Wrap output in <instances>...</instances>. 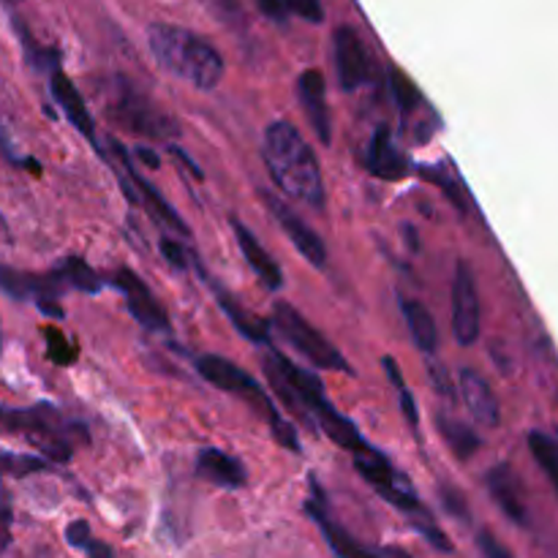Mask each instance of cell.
<instances>
[{"label": "cell", "mask_w": 558, "mask_h": 558, "mask_svg": "<svg viewBox=\"0 0 558 558\" xmlns=\"http://www.w3.org/2000/svg\"><path fill=\"white\" fill-rule=\"evenodd\" d=\"M265 163L272 183L308 207L325 205V183H322L319 161L308 142L287 120L270 123L265 131Z\"/></svg>", "instance_id": "6da1fadb"}, {"label": "cell", "mask_w": 558, "mask_h": 558, "mask_svg": "<svg viewBox=\"0 0 558 558\" xmlns=\"http://www.w3.org/2000/svg\"><path fill=\"white\" fill-rule=\"evenodd\" d=\"M147 44L161 69L180 76L196 90H213L223 80V58L218 49L185 27L156 22L147 27Z\"/></svg>", "instance_id": "7a4b0ae2"}, {"label": "cell", "mask_w": 558, "mask_h": 558, "mask_svg": "<svg viewBox=\"0 0 558 558\" xmlns=\"http://www.w3.org/2000/svg\"><path fill=\"white\" fill-rule=\"evenodd\" d=\"M0 434L27 441L49 461H69L76 447L87 441L80 423L47 403L31 409L0 407Z\"/></svg>", "instance_id": "3957f363"}, {"label": "cell", "mask_w": 558, "mask_h": 558, "mask_svg": "<svg viewBox=\"0 0 558 558\" xmlns=\"http://www.w3.org/2000/svg\"><path fill=\"white\" fill-rule=\"evenodd\" d=\"M196 371L202 374V379H207L210 385H216L218 390L245 401L262 420H267L278 445L287 447V450L292 452H300L298 430H294L292 423L278 412L276 403L270 401V396L262 390L259 381H256L254 376H248L240 365L229 363L227 357H218V354H205V357L196 360Z\"/></svg>", "instance_id": "277c9868"}, {"label": "cell", "mask_w": 558, "mask_h": 558, "mask_svg": "<svg viewBox=\"0 0 558 558\" xmlns=\"http://www.w3.org/2000/svg\"><path fill=\"white\" fill-rule=\"evenodd\" d=\"M107 109L109 114H112L114 123L134 131V134L150 136V140H169V136H178V123H174L169 114H163L145 93H140L134 85H129V82L123 80L114 85V93L109 96Z\"/></svg>", "instance_id": "5b68a950"}, {"label": "cell", "mask_w": 558, "mask_h": 558, "mask_svg": "<svg viewBox=\"0 0 558 558\" xmlns=\"http://www.w3.org/2000/svg\"><path fill=\"white\" fill-rule=\"evenodd\" d=\"M272 325L278 327V332H281V336L287 338L314 368L349 371L347 357H343L319 330H314V327L308 325V319H305L300 311H294L289 303H276V308H272Z\"/></svg>", "instance_id": "8992f818"}, {"label": "cell", "mask_w": 558, "mask_h": 558, "mask_svg": "<svg viewBox=\"0 0 558 558\" xmlns=\"http://www.w3.org/2000/svg\"><path fill=\"white\" fill-rule=\"evenodd\" d=\"M480 330H483V308H480L477 281L472 267L461 259L452 278V332L461 347H474Z\"/></svg>", "instance_id": "52a82bcc"}, {"label": "cell", "mask_w": 558, "mask_h": 558, "mask_svg": "<svg viewBox=\"0 0 558 558\" xmlns=\"http://www.w3.org/2000/svg\"><path fill=\"white\" fill-rule=\"evenodd\" d=\"M262 199H265L267 210L272 213V218L278 221V227L289 234L294 248L305 256L314 267H325L327 262V248L322 243V238L316 234V229L305 221L303 216L292 210L283 199H278V194H270V191H262Z\"/></svg>", "instance_id": "ba28073f"}, {"label": "cell", "mask_w": 558, "mask_h": 558, "mask_svg": "<svg viewBox=\"0 0 558 558\" xmlns=\"http://www.w3.org/2000/svg\"><path fill=\"white\" fill-rule=\"evenodd\" d=\"M112 150H114V156L120 158V169H123V172H125V180H129V183L134 185L136 205H145L147 207V216L156 218V221L161 223L163 229H169V232L180 234V238H189L191 229L185 227L183 218H180L178 210H174V207L169 205V202L163 199L161 194H158L156 185L147 183V180L142 178L140 172H136L134 163H131V158L125 156L123 145H120V142H112Z\"/></svg>", "instance_id": "9c48e42d"}, {"label": "cell", "mask_w": 558, "mask_h": 558, "mask_svg": "<svg viewBox=\"0 0 558 558\" xmlns=\"http://www.w3.org/2000/svg\"><path fill=\"white\" fill-rule=\"evenodd\" d=\"M114 287L125 294V305H129V314L140 322L145 330L153 332H169V316L161 308V303L156 300V294L145 287L136 272L131 270H118L114 272Z\"/></svg>", "instance_id": "30bf717a"}, {"label": "cell", "mask_w": 558, "mask_h": 558, "mask_svg": "<svg viewBox=\"0 0 558 558\" xmlns=\"http://www.w3.org/2000/svg\"><path fill=\"white\" fill-rule=\"evenodd\" d=\"M336 71L343 90H357L368 80V52H365L354 27H338L336 31Z\"/></svg>", "instance_id": "8fae6325"}, {"label": "cell", "mask_w": 558, "mask_h": 558, "mask_svg": "<svg viewBox=\"0 0 558 558\" xmlns=\"http://www.w3.org/2000/svg\"><path fill=\"white\" fill-rule=\"evenodd\" d=\"M298 93L300 101H303L305 114H308L311 125H314L316 136H319L325 145H330L332 136V120H330V107H327V87L322 71L308 69L300 74L298 80Z\"/></svg>", "instance_id": "7c38bea8"}, {"label": "cell", "mask_w": 558, "mask_h": 558, "mask_svg": "<svg viewBox=\"0 0 558 558\" xmlns=\"http://www.w3.org/2000/svg\"><path fill=\"white\" fill-rule=\"evenodd\" d=\"M365 163H368V172L381 180H401L409 174V158L403 156L401 147L396 145L392 131L387 129V125H379V129L374 131V136H371Z\"/></svg>", "instance_id": "4fadbf2b"}, {"label": "cell", "mask_w": 558, "mask_h": 558, "mask_svg": "<svg viewBox=\"0 0 558 558\" xmlns=\"http://www.w3.org/2000/svg\"><path fill=\"white\" fill-rule=\"evenodd\" d=\"M232 229H234V238H238L240 251H243L245 262H248L251 270L256 272V278L262 281V287L270 289V292H278L283 287V270L270 254H267L265 245L256 240V234L245 227L243 221L232 218Z\"/></svg>", "instance_id": "5bb4252c"}, {"label": "cell", "mask_w": 558, "mask_h": 558, "mask_svg": "<svg viewBox=\"0 0 558 558\" xmlns=\"http://www.w3.org/2000/svg\"><path fill=\"white\" fill-rule=\"evenodd\" d=\"M461 396L463 403H466L469 414L477 420L483 428H496L501 423V412H499V398L494 396L488 381L472 368L461 371Z\"/></svg>", "instance_id": "9a60e30c"}, {"label": "cell", "mask_w": 558, "mask_h": 558, "mask_svg": "<svg viewBox=\"0 0 558 558\" xmlns=\"http://www.w3.org/2000/svg\"><path fill=\"white\" fill-rule=\"evenodd\" d=\"M488 490L494 496L496 505L505 510V515L515 523H529V510L526 499H523V488L518 483L515 472H512L507 463H499L488 472Z\"/></svg>", "instance_id": "2e32d148"}, {"label": "cell", "mask_w": 558, "mask_h": 558, "mask_svg": "<svg viewBox=\"0 0 558 558\" xmlns=\"http://www.w3.org/2000/svg\"><path fill=\"white\" fill-rule=\"evenodd\" d=\"M196 474L207 483L218 485V488H243L245 485V466L229 452L216 450V447H207L196 456Z\"/></svg>", "instance_id": "e0dca14e"}, {"label": "cell", "mask_w": 558, "mask_h": 558, "mask_svg": "<svg viewBox=\"0 0 558 558\" xmlns=\"http://www.w3.org/2000/svg\"><path fill=\"white\" fill-rule=\"evenodd\" d=\"M52 96L54 101L60 104L65 118L74 123V129L96 145V123H93V114L87 112L85 101H82V93L76 90L74 82H71L60 69H52Z\"/></svg>", "instance_id": "ac0fdd59"}, {"label": "cell", "mask_w": 558, "mask_h": 558, "mask_svg": "<svg viewBox=\"0 0 558 558\" xmlns=\"http://www.w3.org/2000/svg\"><path fill=\"white\" fill-rule=\"evenodd\" d=\"M210 287H213V292H216L218 305H221L223 314L229 316V322L238 327L240 336H245L248 341H254V343H262V347H270V327H267V322H262L259 316L248 314V311L240 305V300L232 298L229 292H223L218 283H210Z\"/></svg>", "instance_id": "d6986e66"}, {"label": "cell", "mask_w": 558, "mask_h": 558, "mask_svg": "<svg viewBox=\"0 0 558 558\" xmlns=\"http://www.w3.org/2000/svg\"><path fill=\"white\" fill-rule=\"evenodd\" d=\"M308 512L316 518V523H319V529L325 532V537L330 539L332 550L341 558H381L379 550L365 548V545L357 543L352 534H347L341 526H336V523L330 521V515L325 512L322 499H316V505H308Z\"/></svg>", "instance_id": "ffe728a7"}, {"label": "cell", "mask_w": 558, "mask_h": 558, "mask_svg": "<svg viewBox=\"0 0 558 558\" xmlns=\"http://www.w3.org/2000/svg\"><path fill=\"white\" fill-rule=\"evenodd\" d=\"M401 314L403 319H407L409 336L414 338L417 349H423V352H434V349L439 347V330H436L434 314H430L420 300H409V298H401Z\"/></svg>", "instance_id": "44dd1931"}, {"label": "cell", "mask_w": 558, "mask_h": 558, "mask_svg": "<svg viewBox=\"0 0 558 558\" xmlns=\"http://www.w3.org/2000/svg\"><path fill=\"white\" fill-rule=\"evenodd\" d=\"M54 278L60 281V287H74V289H82V292H87V294L101 292V287H104V281L98 278V272L93 270L85 259H80V256H69V259H65L63 265L54 270Z\"/></svg>", "instance_id": "7402d4cb"}, {"label": "cell", "mask_w": 558, "mask_h": 558, "mask_svg": "<svg viewBox=\"0 0 558 558\" xmlns=\"http://www.w3.org/2000/svg\"><path fill=\"white\" fill-rule=\"evenodd\" d=\"M529 447H532L534 461L539 463L545 477L558 490V441L550 434H543V430H532L529 434Z\"/></svg>", "instance_id": "603a6c76"}, {"label": "cell", "mask_w": 558, "mask_h": 558, "mask_svg": "<svg viewBox=\"0 0 558 558\" xmlns=\"http://www.w3.org/2000/svg\"><path fill=\"white\" fill-rule=\"evenodd\" d=\"M439 430H441V436H445L447 445L456 450L458 458H469V456H474V452L480 450L477 434H474L469 425L458 423V420L439 417Z\"/></svg>", "instance_id": "cb8c5ba5"}, {"label": "cell", "mask_w": 558, "mask_h": 558, "mask_svg": "<svg viewBox=\"0 0 558 558\" xmlns=\"http://www.w3.org/2000/svg\"><path fill=\"white\" fill-rule=\"evenodd\" d=\"M65 539H69V545H74V548H80L82 554H87V558H114L112 548L104 543H98L96 537L90 534V526H87V521H74L69 529H65Z\"/></svg>", "instance_id": "d4e9b609"}, {"label": "cell", "mask_w": 558, "mask_h": 558, "mask_svg": "<svg viewBox=\"0 0 558 558\" xmlns=\"http://www.w3.org/2000/svg\"><path fill=\"white\" fill-rule=\"evenodd\" d=\"M390 80H392V96H396L401 112L403 114L417 112V109L423 107V96H420V90L414 87V82L409 80L407 74H401V71H392Z\"/></svg>", "instance_id": "484cf974"}, {"label": "cell", "mask_w": 558, "mask_h": 558, "mask_svg": "<svg viewBox=\"0 0 558 558\" xmlns=\"http://www.w3.org/2000/svg\"><path fill=\"white\" fill-rule=\"evenodd\" d=\"M47 463L36 456H16V452H0V477H27L33 472H44Z\"/></svg>", "instance_id": "4316f807"}, {"label": "cell", "mask_w": 558, "mask_h": 558, "mask_svg": "<svg viewBox=\"0 0 558 558\" xmlns=\"http://www.w3.org/2000/svg\"><path fill=\"white\" fill-rule=\"evenodd\" d=\"M44 338H47V343H49V357H52V363H58V365L74 363L76 347H71L69 338H65L58 327H47V330H44Z\"/></svg>", "instance_id": "83f0119b"}, {"label": "cell", "mask_w": 558, "mask_h": 558, "mask_svg": "<svg viewBox=\"0 0 558 558\" xmlns=\"http://www.w3.org/2000/svg\"><path fill=\"white\" fill-rule=\"evenodd\" d=\"M161 254L174 270H191V251L185 248L183 243H178L174 238H163L161 240Z\"/></svg>", "instance_id": "f1b7e54d"}, {"label": "cell", "mask_w": 558, "mask_h": 558, "mask_svg": "<svg viewBox=\"0 0 558 558\" xmlns=\"http://www.w3.org/2000/svg\"><path fill=\"white\" fill-rule=\"evenodd\" d=\"M425 174H428V178H434L436 183L441 185V189L447 191V196H450L452 202H456L458 207H461V210H466V196H463V185L458 183V178L452 172H436V169H425Z\"/></svg>", "instance_id": "f546056e"}, {"label": "cell", "mask_w": 558, "mask_h": 558, "mask_svg": "<svg viewBox=\"0 0 558 558\" xmlns=\"http://www.w3.org/2000/svg\"><path fill=\"white\" fill-rule=\"evenodd\" d=\"M287 3V11L298 14L300 20L305 22H314L319 25L325 20V9H322V0H283Z\"/></svg>", "instance_id": "4dcf8cb0"}, {"label": "cell", "mask_w": 558, "mask_h": 558, "mask_svg": "<svg viewBox=\"0 0 558 558\" xmlns=\"http://www.w3.org/2000/svg\"><path fill=\"white\" fill-rule=\"evenodd\" d=\"M428 376H430V381H434V387L441 392V396L456 398V387H452V379H450V374H447L445 365L428 363Z\"/></svg>", "instance_id": "1f68e13d"}, {"label": "cell", "mask_w": 558, "mask_h": 558, "mask_svg": "<svg viewBox=\"0 0 558 558\" xmlns=\"http://www.w3.org/2000/svg\"><path fill=\"white\" fill-rule=\"evenodd\" d=\"M477 543H480V550H483V556L485 558H515L510 554V550L505 548V545L499 543V539L494 537V534H488V532H483L477 537Z\"/></svg>", "instance_id": "d6a6232c"}, {"label": "cell", "mask_w": 558, "mask_h": 558, "mask_svg": "<svg viewBox=\"0 0 558 558\" xmlns=\"http://www.w3.org/2000/svg\"><path fill=\"white\" fill-rule=\"evenodd\" d=\"M256 9H259L265 16H270L272 22H283L289 14L283 0H256Z\"/></svg>", "instance_id": "836d02e7"}, {"label": "cell", "mask_w": 558, "mask_h": 558, "mask_svg": "<svg viewBox=\"0 0 558 558\" xmlns=\"http://www.w3.org/2000/svg\"><path fill=\"white\" fill-rule=\"evenodd\" d=\"M401 403H403V414H407V420L409 423L414 425V428H417V423H420V414H417V403H414V398H412V392L407 390V385L401 387Z\"/></svg>", "instance_id": "e575fe53"}, {"label": "cell", "mask_w": 558, "mask_h": 558, "mask_svg": "<svg viewBox=\"0 0 558 558\" xmlns=\"http://www.w3.org/2000/svg\"><path fill=\"white\" fill-rule=\"evenodd\" d=\"M9 529H11V512H9V507L0 501V554H3L5 545H9V539H11Z\"/></svg>", "instance_id": "d590c367"}, {"label": "cell", "mask_w": 558, "mask_h": 558, "mask_svg": "<svg viewBox=\"0 0 558 558\" xmlns=\"http://www.w3.org/2000/svg\"><path fill=\"white\" fill-rule=\"evenodd\" d=\"M136 158H140L142 163H150L153 169H156L158 163H161V161H158V156H156V153L150 150V147H140V150H136Z\"/></svg>", "instance_id": "8d00e7d4"}, {"label": "cell", "mask_w": 558, "mask_h": 558, "mask_svg": "<svg viewBox=\"0 0 558 558\" xmlns=\"http://www.w3.org/2000/svg\"><path fill=\"white\" fill-rule=\"evenodd\" d=\"M381 554V558H412L409 554H403V550H398V548H385V550H379Z\"/></svg>", "instance_id": "74e56055"}, {"label": "cell", "mask_w": 558, "mask_h": 558, "mask_svg": "<svg viewBox=\"0 0 558 558\" xmlns=\"http://www.w3.org/2000/svg\"><path fill=\"white\" fill-rule=\"evenodd\" d=\"M0 153H5V156H11L9 140H5V136H3V131H0Z\"/></svg>", "instance_id": "f35d334b"}, {"label": "cell", "mask_w": 558, "mask_h": 558, "mask_svg": "<svg viewBox=\"0 0 558 558\" xmlns=\"http://www.w3.org/2000/svg\"><path fill=\"white\" fill-rule=\"evenodd\" d=\"M5 3H22V0H5Z\"/></svg>", "instance_id": "ab89813d"}]
</instances>
